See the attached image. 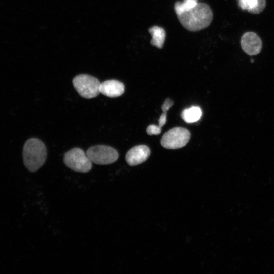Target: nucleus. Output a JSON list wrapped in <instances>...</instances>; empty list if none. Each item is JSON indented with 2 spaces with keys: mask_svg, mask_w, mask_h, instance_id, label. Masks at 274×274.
Listing matches in <instances>:
<instances>
[{
  "mask_svg": "<svg viewBox=\"0 0 274 274\" xmlns=\"http://www.w3.org/2000/svg\"><path fill=\"white\" fill-rule=\"evenodd\" d=\"M177 17L186 29L196 32L209 26L213 19V13L208 4L198 3L194 7Z\"/></svg>",
  "mask_w": 274,
  "mask_h": 274,
  "instance_id": "obj_1",
  "label": "nucleus"
},
{
  "mask_svg": "<svg viewBox=\"0 0 274 274\" xmlns=\"http://www.w3.org/2000/svg\"><path fill=\"white\" fill-rule=\"evenodd\" d=\"M47 157V149L45 144L39 139L30 138L23 146V158L25 167L34 172L45 163Z\"/></svg>",
  "mask_w": 274,
  "mask_h": 274,
  "instance_id": "obj_2",
  "label": "nucleus"
},
{
  "mask_svg": "<svg viewBox=\"0 0 274 274\" xmlns=\"http://www.w3.org/2000/svg\"><path fill=\"white\" fill-rule=\"evenodd\" d=\"M73 84L79 94L87 99L94 98L100 92V83L99 80L91 75L80 74L73 79Z\"/></svg>",
  "mask_w": 274,
  "mask_h": 274,
  "instance_id": "obj_3",
  "label": "nucleus"
},
{
  "mask_svg": "<svg viewBox=\"0 0 274 274\" xmlns=\"http://www.w3.org/2000/svg\"><path fill=\"white\" fill-rule=\"evenodd\" d=\"M65 164L73 170L87 173L92 168V162L84 151L79 148H74L64 155Z\"/></svg>",
  "mask_w": 274,
  "mask_h": 274,
  "instance_id": "obj_4",
  "label": "nucleus"
},
{
  "mask_svg": "<svg viewBox=\"0 0 274 274\" xmlns=\"http://www.w3.org/2000/svg\"><path fill=\"white\" fill-rule=\"evenodd\" d=\"M86 154L92 162L99 165H107L114 163L119 157L116 149L105 145L92 146L87 150Z\"/></svg>",
  "mask_w": 274,
  "mask_h": 274,
  "instance_id": "obj_5",
  "label": "nucleus"
},
{
  "mask_svg": "<svg viewBox=\"0 0 274 274\" xmlns=\"http://www.w3.org/2000/svg\"><path fill=\"white\" fill-rule=\"evenodd\" d=\"M190 135V132L187 129L180 127H174L162 136L161 144L166 149L181 148L187 144Z\"/></svg>",
  "mask_w": 274,
  "mask_h": 274,
  "instance_id": "obj_6",
  "label": "nucleus"
},
{
  "mask_svg": "<svg viewBox=\"0 0 274 274\" xmlns=\"http://www.w3.org/2000/svg\"><path fill=\"white\" fill-rule=\"evenodd\" d=\"M241 45L243 51L249 55H255L260 53L262 49V41L255 33L247 32L241 39Z\"/></svg>",
  "mask_w": 274,
  "mask_h": 274,
  "instance_id": "obj_7",
  "label": "nucleus"
},
{
  "mask_svg": "<svg viewBox=\"0 0 274 274\" xmlns=\"http://www.w3.org/2000/svg\"><path fill=\"white\" fill-rule=\"evenodd\" d=\"M150 154L149 148L140 145L131 148L126 153L125 159L130 166H135L145 161Z\"/></svg>",
  "mask_w": 274,
  "mask_h": 274,
  "instance_id": "obj_8",
  "label": "nucleus"
},
{
  "mask_svg": "<svg viewBox=\"0 0 274 274\" xmlns=\"http://www.w3.org/2000/svg\"><path fill=\"white\" fill-rule=\"evenodd\" d=\"M100 92L109 97H117L124 92V85L119 81L108 80L100 84Z\"/></svg>",
  "mask_w": 274,
  "mask_h": 274,
  "instance_id": "obj_9",
  "label": "nucleus"
},
{
  "mask_svg": "<svg viewBox=\"0 0 274 274\" xmlns=\"http://www.w3.org/2000/svg\"><path fill=\"white\" fill-rule=\"evenodd\" d=\"M240 8L251 14H259L264 9L265 0H238Z\"/></svg>",
  "mask_w": 274,
  "mask_h": 274,
  "instance_id": "obj_10",
  "label": "nucleus"
},
{
  "mask_svg": "<svg viewBox=\"0 0 274 274\" xmlns=\"http://www.w3.org/2000/svg\"><path fill=\"white\" fill-rule=\"evenodd\" d=\"M148 31L152 36L151 44L159 49L162 48L166 36L164 29L158 26H153L148 29Z\"/></svg>",
  "mask_w": 274,
  "mask_h": 274,
  "instance_id": "obj_11",
  "label": "nucleus"
},
{
  "mask_svg": "<svg viewBox=\"0 0 274 274\" xmlns=\"http://www.w3.org/2000/svg\"><path fill=\"white\" fill-rule=\"evenodd\" d=\"M201 108L199 106H194L184 109L181 114L183 120L187 123L197 122L201 118Z\"/></svg>",
  "mask_w": 274,
  "mask_h": 274,
  "instance_id": "obj_12",
  "label": "nucleus"
},
{
  "mask_svg": "<svg viewBox=\"0 0 274 274\" xmlns=\"http://www.w3.org/2000/svg\"><path fill=\"white\" fill-rule=\"evenodd\" d=\"M198 3L197 0H184L182 2H176L174 4V10L178 16L191 9Z\"/></svg>",
  "mask_w": 274,
  "mask_h": 274,
  "instance_id": "obj_13",
  "label": "nucleus"
},
{
  "mask_svg": "<svg viewBox=\"0 0 274 274\" xmlns=\"http://www.w3.org/2000/svg\"><path fill=\"white\" fill-rule=\"evenodd\" d=\"M146 132L149 135H158L161 132V127L159 125H150L147 128Z\"/></svg>",
  "mask_w": 274,
  "mask_h": 274,
  "instance_id": "obj_14",
  "label": "nucleus"
},
{
  "mask_svg": "<svg viewBox=\"0 0 274 274\" xmlns=\"http://www.w3.org/2000/svg\"><path fill=\"white\" fill-rule=\"evenodd\" d=\"M173 105V101L171 99H166L161 106L162 111L167 112Z\"/></svg>",
  "mask_w": 274,
  "mask_h": 274,
  "instance_id": "obj_15",
  "label": "nucleus"
},
{
  "mask_svg": "<svg viewBox=\"0 0 274 274\" xmlns=\"http://www.w3.org/2000/svg\"><path fill=\"white\" fill-rule=\"evenodd\" d=\"M167 112H163L158 120L159 126L162 127L166 122Z\"/></svg>",
  "mask_w": 274,
  "mask_h": 274,
  "instance_id": "obj_16",
  "label": "nucleus"
}]
</instances>
